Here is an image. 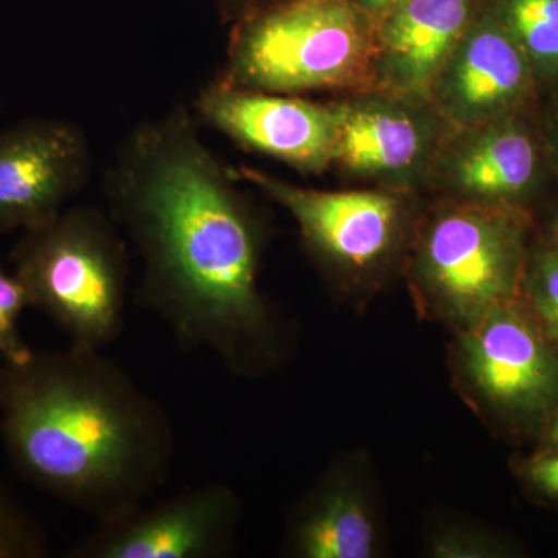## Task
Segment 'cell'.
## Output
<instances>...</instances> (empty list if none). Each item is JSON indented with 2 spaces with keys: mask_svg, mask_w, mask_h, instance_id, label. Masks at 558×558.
Here are the masks:
<instances>
[{
  "mask_svg": "<svg viewBox=\"0 0 558 558\" xmlns=\"http://www.w3.org/2000/svg\"><path fill=\"white\" fill-rule=\"evenodd\" d=\"M236 179L205 145L197 117L175 106L121 142L105 194L142 259L140 306L183 347L238 373L270 357L274 326L256 284L258 226Z\"/></svg>",
  "mask_w": 558,
  "mask_h": 558,
  "instance_id": "6da1fadb",
  "label": "cell"
},
{
  "mask_svg": "<svg viewBox=\"0 0 558 558\" xmlns=\"http://www.w3.org/2000/svg\"><path fill=\"white\" fill-rule=\"evenodd\" d=\"M0 436L21 480L98 523L160 490L178 446L156 399L101 349L75 344L2 362Z\"/></svg>",
  "mask_w": 558,
  "mask_h": 558,
  "instance_id": "7a4b0ae2",
  "label": "cell"
},
{
  "mask_svg": "<svg viewBox=\"0 0 558 558\" xmlns=\"http://www.w3.org/2000/svg\"><path fill=\"white\" fill-rule=\"evenodd\" d=\"M10 263L31 307L46 314L75 347L108 348L123 332L130 248L108 213L61 209L22 231Z\"/></svg>",
  "mask_w": 558,
  "mask_h": 558,
  "instance_id": "3957f363",
  "label": "cell"
},
{
  "mask_svg": "<svg viewBox=\"0 0 558 558\" xmlns=\"http://www.w3.org/2000/svg\"><path fill=\"white\" fill-rule=\"evenodd\" d=\"M371 57L366 33L344 0H292L236 22L219 80L295 95L354 83Z\"/></svg>",
  "mask_w": 558,
  "mask_h": 558,
  "instance_id": "277c9868",
  "label": "cell"
},
{
  "mask_svg": "<svg viewBox=\"0 0 558 558\" xmlns=\"http://www.w3.org/2000/svg\"><path fill=\"white\" fill-rule=\"evenodd\" d=\"M240 501L229 486L185 488L157 505L108 521L69 550L70 558H220L233 549Z\"/></svg>",
  "mask_w": 558,
  "mask_h": 558,
  "instance_id": "5b68a950",
  "label": "cell"
},
{
  "mask_svg": "<svg viewBox=\"0 0 558 558\" xmlns=\"http://www.w3.org/2000/svg\"><path fill=\"white\" fill-rule=\"evenodd\" d=\"M86 135L60 119L0 130V231L28 230L57 216L89 182Z\"/></svg>",
  "mask_w": 558,
  "mask_h": 558,
  "instance_id": "8992f818",
  "label": "cell"
},
{
  "mask_svg": "<svg viewBox=\"0 0 558 558\" xmlns=\"http://www.w3.org/2000/svg\"><path fill=\"white\" fill-rule=\"evenodd\" d=\"M193 108L202 123L296 170L319 172L337 159L339 108L220 80L197 94Z\"/></svg>",
  "mask_w": 558,
  "mask_h": 558,
  "instance_id": "52a82bcc",
  "label": "cell"
},
{
  "mask_svg": "<svg viewBox=\"0 0 558 558\" xmlns=\"http://www.w3.org/2000/svg\"><path fill=\"white\" fill-rule=\"evenodd\" d=\"M238 178L263 190L288 209L307 245L340 266L355 269L373 266L395 244L399 207L388 194L301 189L250 168H241Z\"/></svg>",
  "mask_w": 558,
  "mask_h": 558,
  "instance_id": "ba28073f",
  "label": "cell"
},
{
  "mask_svg": "<svg viewBox=\"0 0 558 558\" xmlns=\"http://www.w3.org/2000/svg\"><path fill=\"white\" fill-rule=\"evenodd\" d=\"M424 269L451 315L475 325L509 293L512 248L508 233L476 209L447 213L429 229Z\"/></svg>",
  "mask_w": 558,
  "mask_h": 558,
  "instance_id": "9c48e42d",
  "label": "cell"
},
{
  "mask_svg": "<svg viewBox=\"0 0 558 558\" xmlns=\"http://www.w3.org/2000/svg\"><path fill=\"white\" fill-rule=\"evenodd\" d=\"M470 379L492 402L523 405L553 385V363L526 323L495 307L480 318L462 341Z\"/></svg>",
  "mask_w": 558,
  "mask_h": 558,
  "instance_id": "30bf717a",
  "label": "cell"
},
{
  "mask_svg": "<svg viewBox=\"0 0 558 558\" xmlns=\"http://www.w3.org/2000/svg\"><path fill=\"white\" fill-rule=\"evenodd\" d=\"M472 0H407L381 31V65L398 90L425 95L464 36Z\"/></svg>",
  "mask_w": 558,
  "mask_h": 558,
  "instance_id": "8fae6325",
  "label": "cell"
},
{
  "mask_svg": "<svg viewBox=\"0 0 558 558\" xmlns=\"http://www.w3.org/2000/svg\"><path fill=\"white\" fill-rule=\"evenodd\" d=\"M447 65L444 97L461 120L475 121L512 100L526 80L520 50L495 28L462 36Z\"/></svg>",
  "mask_w": 558,
  "mask_h": 558,
  "instance_id": "7c38bea8",
  "label": "cell"
},
{
  "mask_svg": "<svg viewBox=\"0 0 558 558\" xmlns=\"http://www.w3.org/2000/svg\"><path fill=\"white\" fill-rule=\"evenodd\" d=\"M416 121L381 106H340L337 159L360 172H395L416 161L422 149Z\"/></svg>",
  "mask_w": 558,
  "mask_h": 558,
  "instance_id": "4fadbf2b",
  "label": "cell"
},
{
  "mask_svg": "<svg viewBox=\"0 0 558 558\" xmlns=\"http://www.w3.org/2000/svg\"><path fill=\"white\" fill-rule=\"evenodd\" d=\"M374 527L357 495L347 488L329 492L301 512L292 529L295 556L368 558Z\"/></svg>",
  "mask_w": 558,
  "mask_h": 558,
  "instance_id": "5bb4252c",
  "label": "cell"
},
{
  "mask_svg": "<svg viewBox=\"0 0 558 558\" xmlns=\"http://www.w3.org/2000/svg\"><path fill=\"white\" fill-rule=\"evenodd\" d=\"M535 171V149L515 131L488 132L462 150L454 165L458 185L473 196L519 193Z\"/></svg>",
  "mask_w": 558,
  "mask_h": 558,
  "instance_id": "9a60e30c",
  "label": "cell"
},
{
  "mask_svg": "<svg viewBox=\"0 0 558 558\" xmlns=\"http://www.w3.org/2000/svg\"><path fill=\"white\" fill-rule=\"evenodd\" d=\"M508 17L532 57L558 61V0H508Z\"/></svg>",
  "mask_w": 558,
  "mask_h": 558,
  "instance_id": "2e32d148",
  "label": "cell"
},
{
  "mask_svg": "<svg viewBox=\"0 0 558 558\" xmlns=\"http://www.w3.org/2000/svg\"><path fill=\"white\" fill-rule=\"evenodd\" d=\"M49 556V538L39 521L0 483V558Z\"/></svg>",
  "mask_w": 558,
  "mask_h": 558,
  "instance_id": "e0dca14e",
  "label": "cell"
},
{
  "mask_svg": "<svg viewBox=\"0 0 558 558\" xmlns=\"http://www.w3.org/2000/svg\"><path fill=\"white\" fill-rule=\"evenodd\" d=\"M31 307L27 292L13 270L0 263V359L7 363L24 362L32 349L21 333L22 312Z\"/></svg>",
  "mask_w": 558,
  "mask_h": 558,
  "instance_id": "ac0fdd59",
  "label": "cell"
},
{
  "mask_svg": "<svg viewBox=\"0 0 558 558\" xmlns=\"http://www.w3.org/2000/svg\"><path fill=\"white\" fill-rule=\"evenodd\" d=\"M537 292L539 311L558 339V255L543 259Z\"/></svg>",
  "mask_w": 558,
  "mask_h": 558,
  "instance_id": "d6986e66",
  "label": "cell"
},
{
  "mask_svg": "<svg viewBox=\"0 0 558 558\" xmlns=\"http://www.w3.org/2000/svg\"><path fill=\"white\" fill-rule=\"evenodd\" d=\"M218 5L220 16L223 20L241 21L259 11L274 9V7L284 5L292 0H215Z\"/></svg>",
  "mask_w": 558,
  "mask_h": 558,
  "instance_id": "ffe728a7",
  "label": "cell"
},
{
  "mask_svg": "<svg viewBox=\"0 0 558 558\" xmlns=\"http://www.w3.org/2000/svg\"><path fill=\"white\" fill-rule=\"evenodd\" d=\"M531 478L548 494L558 497V457L543 458L531 468Z\"/></svg>",
  "mask_w": 558,
  "mask_h": 558,
  "instance_id": "44dd1931",
  "label": "cell"
},
{
  "mask_svg": "<svg viewBox=\"0 0 558 558\" xmlns=\"http://www.w3.org/2000/svg\"><path fill=\"white\" fill-rule=\"evenodd\" d=\"M407 2V0H365L366 5L369 9L380 10L389 9V7H398L400 3Z\"/></svg>",
  "mask_w": 558,
  "mask_h": 558,
  "instance_id": "7402d4cb",
  "label": "cell"
},
{
  "mask_svg": "<svg viewBox=\"0 0 558 558\" xmlns=\"http://www.w3.org/2000/svg\"><path fill=\"white\" fill-rule=\"evenodd\" d=\"M553 440L558 446V417H557L556 424H554V428H553Z\"/></svg>",
  "mask_w": 558,
  "mask_h": 558,
  "instance_id": "603a6c76",
  "label": "cell"
}]
</instances>
